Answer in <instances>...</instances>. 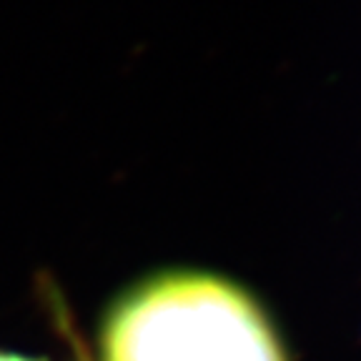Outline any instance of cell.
<instances>
[{"label": "cell", "instance_id": "obj_2", "mask_svg": "<svg viewBox=\"0 0 361 361\" xmlns=\"http://www.w3.org/2000/svg\"><path fill=\"white\" fill-rule=\"evenodd\" d=\"M0 361H28V359H20V356H11V354H0Z\"/></svg>", "mask_w": 361, "mask_h": 361}, {"label": "cell", "instance_id": "obj_1", "mask_svg": "<svg viewBox=\"0 0 361 361\" xmlns=\"http://www.w3.org/2000/svg\"><path fill=\"white\" fill-rule=\"evenodd\" d=\"M106 361H286L276 331L238 286L201 274L158 279L113 311Z\"/></svg>", "mask_w": 361, "mask_h": 361}]
</instances>
